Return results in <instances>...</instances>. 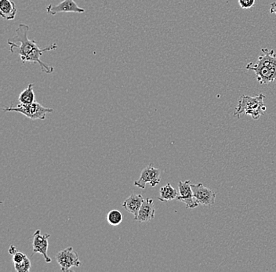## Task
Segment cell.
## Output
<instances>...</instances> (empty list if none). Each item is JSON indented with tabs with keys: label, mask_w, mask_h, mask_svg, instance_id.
Instances as JSON below:
<instances>
[{
	"label": "cell",
	"mask_w": 276,
	"mask_h": 272,
	"mask_svg": "<svg viewBox=\"0 0 276 272\" xmlns=\"http://www.w3.org/2000/svg\"><path fill=\"white\" fill-rule=\"evenodd\" d=\"M29 31V27L28 25L25 24L19 25L15 31V35L9 38L7 41V44L10 47V51L13 53H17L20 56L22 63H38L41 71L47 74L52 73L53 71V67L43 62L40 57L44 52L56 50L57 44H53L46 48L40 49L35 40H29L28 38Z\"/></svg>",
	"instance_id": "6da1fadb"
},
{
	"label": "cell",
	"mask_w": 276,
	"mask_h": 272,
	"mask_svg": "<svg viewBox=\"0 0 276 272\" xmlns=\"http://www.w3.org/2000/svg\"><path fill=\"white\" fill-rule=\"evenodd\" d=\"M246 69L254 71L260 84H268L276 80V53L274 50L261 49L256 63H249Z\"/></svg>",
	"instance_id": "7a4b0ae2"
},
{
	"label": "cell",
	"mask_w": 276,
	"mask_h": 272,
	"mask_svg": "<svg viewBox=\"0 0 276 272\" xmlns=\"http://www.w3.org/2000/svg\"><path fill=\"white\" fill-rule=\"evenodd\" d=\"M265 98L263 93H260L256 96L242 95L239 99L238 106L234 111V116L240 118V114L245 112L247 115L251 116L253 120H259L267 109L264 102Z\"/></svg>",
	"instance_id": "3957f363"
},
{
	"label": "cell",
	"mask_w": 276,
	"mask_h": 272,
	"mask_svg": "<svg viewBox=\"0 0 276 272\" xmlns=\"http://www.w3.org/2000/svg\"><path fill=\"white\" fill-rule=\"evenodd\" d=\"M3 110L4 111H16L22 113L32 120H45L47 113H51L53 111V108H45L37 102L29 105L20 103L17 106L7 107Z\"/></svg>",
	"instance_id": "277c9868"
},
{
	"label": "cell",
	"mask_w": 276,
	"mask_h": 272,
	"mask_svg": "<svg viewBox=\"0 0 276 272\" xmlns=\"http://www.w3.org/2000/svg\"><path fill=\"white\" fill-rule=\"evenodd\" d=\"M56 260L61 266V270L63 272L72 271V267H78L82 264L78 254L73 250L72 246L57 252Z\"/></svg>",
	"instance_id": "5b68a950"
},
{
	"label": "cell",
	"mask_w": 276,
	"mask_h": 272,
	"mask_svg": "<svg viewBox=\"0 0 276 272\" xmlns=\"http://www.w3.org/2000/svg\"><path fill=\"white\" fill-rule=\"evenodd\" d=\"M160 174L161 172L160 169L154 167L152 164L148 165L142 171L140 178L135 181L134 185L141 189H145L147 184H149L151 187H155L161 181Z\"/></svg>",
	"instance_id": "8992f818"
},
{
	"label": "cell",
	"mask_w": 276,
	"mask_h": 272,
	"mask_svg": "<svg viewBox=\"0 0 276 272\" xmlns=\"http://www.w3.org/2000/svg\"><path fill=\"white\" fill-rule=\"evenodd\" d=\"M193 194L199 204L203 206H213L216 200V193L213 190L207 188L203 184H191Z\"/></svg>",
	"instance_id": "52a82bcc"
},
{
	"label": "cell",
	"mask_w": 276,
	"mask_h": 272,
	"mask_svg": "<svg viewBox=\"0 0 276 272\" xmlns=\"http://www.w3.org/2000/svg\"><path fill=\"white\" fill-rule=\"evenodd\" d=\"M178 187H179V196L176 198L178 201L185 203L188 209H195L200 205L194 197L191 181H186L185 182L180 181L178 184Z\"/></svg>",
	"instance_id": "ba28073f"
},
{
	"label": "cell",
	"mask_w": 276,
	"mask_h": 272,
	"mask_svg": "<svg viewBox=\"0 0 276 272\" xmlns=\"http://www.w3.org/2000/svg\"><path fill=\"white\" fill-rule=\"evenodd\" d=\"M50 234L41 235V231L37 230L33 235V242H32V247H33V254H40L44 257L47 263H51L52 259L47 254L49 247V238Z\"/></svg>",
	"instance_id": "9c48e42d"
},
{
	"label": "cell",
	"mask_w": 276,
	"mask_h": 272,
	"mask_svg": "<svg viewBox=\"0 0 276 272\" xmlns=\"http://www.w3.org/2000/svg\"><path fill=\"white\" fill-rule=\"evenodd\" d=\"M84 8L78 7L74 0H64L56 6L50 4L47 7V12L54 16L60 13H84Z\"/></svg>",
	"instance_id": "30bf717a"
},
{
	"label": "cell",
	"mask_w": 276,
	"mask_h": 272,
	"mask_svg": "<svg viewBox=\"0 0 276 272\" xmlns=\"http://www.w3.org/2000/svg\"><path fill=\"white\" fill-rule=\"evenodd\" d=\"M155 215V207L153 199H146L138 212L137 217L134 220L139 223L148 222L153 219Z\"/></svg>",
	"instance_id": "8fae6325"
},
{
	"label": "cell",
	"mask_w": 276,
	"mask_h": 272,
	"mask_svg": "<svg viewBox=\"0 0 276 272\" xmlns=\"http://www.w3.org/2000/svg\"><path fill=\"white\" fill-rule=\"evenodd\" d=\"M144 201H145V199L142 195L133 194L129 196L125 201L123 202V207L127 212L133 214L134 218H136Z\"/></svg>",
	"instance_id": "7c38bea8"
},
{
	"label": "cell",
	"mask_w": 276,
	"mask_h": 272,
	"mask_svg": "<svg viewBox=\"0 0 276 272\" xmlns=\"http://www.w3.org/2000/svg\"><path fill=\"white\" fill-rule=\"evenodd\" d=\"M17 9L15 3L12 0H0V15L7 21L15 18Z\"/></svg>",
	"instance_id": "4fadbf2b"
},
{
	"label": "cell",
	"mask_w": 276,
	"mask_h": 272,
	"mask_svg": "<svg viewBox=\"0 0 276 272\" xmlns=\"http://www.w3.org/2000/svg\"><path fill=\"white\" fill-rule=\"evenodd\" d=\"M179 193L175 188L172 187L171 184H167L163 186L160 190V197L159 200L161 202L170 201L173 199H176Z\"/></svg>",
	"instance_id": "5bb4252c"
},
{
	"label": "cell",
	"mask_w": 276,
	"mask_h": 272,
	"mask_svg": "<svg viewBox=\"0 0 276 272\" xmlns=\"http://www.w3.org/2000/svg\"><path fill=\"white\" fill-rule=\"evenodd\" d=\"M34 84L30 83L26 89L23 90L19 95L18 102L24 105H29L34 103L35 101V95L34 93Z\"/></svg>",
	"instance_id": "9a60e30c"
},
{
	"label": "cell",
	"mask_w": 276,
	"mask_h": 272,
	"mask_svg": "<svg viewBox=\"0 0 276 272\" xmlns=\"http://www.w3.org/2000/svg\"><path fill=\"white\" fill-rule=\"evenodd\" d=\"M123 220V214L118 209H112V210L109 211L108 214H107L106 221L110 225H120Z\"/></svg>",
	"instance_id": "2e32d148"
},
{
	"label": "cell",
	"mask_w": 276,
	"mask_h": 272,
	"mask_svg": "<svg viewBox=\"0 0 276 272\" xmlns=\"http://www.w3.org/2000/svg\"><path fill=\"white\" fill-rule=\"evenodd\" d=\"M31 266L32 264H31L30 260L26 257L22 262L14 264V268L17 272H29L30 270Z\"/></svg>",
	"instance_id": "e0dca14e"
},
{
	"label": "cell",
	"mask_w": 276,
	"mask_h": 272,
	"mask_svg": "<svg viewBox=\"0 0 276 272\" xmlns=\"http://www.w3.org/2000/svg\"><path fill=\"white\" fill-rule=\"evenodd\" d=\"M239 4L243 9H250L254 7L255 0H239Z\"/></svg>",
	"instance_id": "ac0fdd59"
},
{
	"label": "cell",
	"mask_w": 276,
	"mask_h": 272,
	"mask_svg": "<svg viewBox=\"0 0 276 272\" xmlns=\"http://www.w3.org/2000/svg\"><path fill=\"white\" fill-rule=\"evenodd\" d=\"M26 257L27 256L23 252H17L14 255L12 256V261H13V264H18V263L22 262Z\"/></svg>",
	"instance_id": "d6986e66"
},
{
	"label": "cell",
	"mask_w": 276,
	"mask_h": 272,
	"mask_svg": "<svg viewBox=\"0 0 276 272\" xmlns=\"http://www.w3.org/2000/svg\"><path fill=\"white\" fill-rule=\"evenodd\" d=\"M270 13H275L276 14V2H273L271 4V8H270Z\"/></svg>",
	"instance_id": "ffe728a7"
},
{
	"label": "cell",
	"mask_w": 276,
	"mask_h": 272,
	"mask_svg": "<svg viewBox=\"0 0 276 272\" xmlns=\"http://www.w3.org/2000/svg\"><path fill=\"white\" fill-rule=\"evenodd\" d=\"M17 252V248H16L15 246H10V249H9V254H10V255H14Z\"/></svg>",
	"instance_id": "44dd1931"
}]
</instances>
